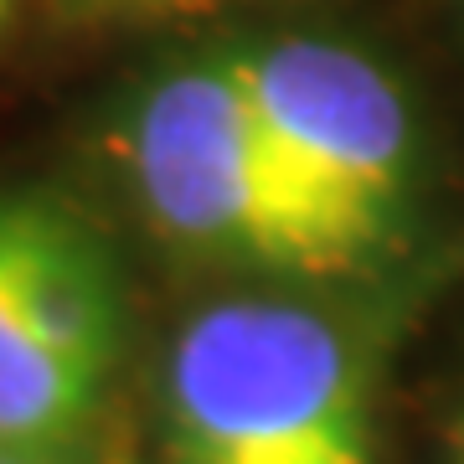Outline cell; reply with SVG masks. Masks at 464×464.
I'll use <instances>...</instances> for the list:
<instances>
[{"label": "cell", "instance_id": "obj_1", "mask_svg": "<svg viewBox=\"0 0 464 464\" xmlns=\"http://www.w3.org/2000/svg\"><path fill=\"white\" fill-rule=\"evenodd\" d=\"M124 160L150 222L186 248L299 279L372 264L295 176L227 57L150 83L124 130Z\"/></svg>", "mask_w": 464, "mask_h": 464}, {"label": "cell", "instance_id": "obj_2", "mask_svg": "<svg viewBox=\"0 0 464 464\" xmlns=\"http://www.w3.org/2000/svg\"><path fill=\"white\" fill-rule=\"evenodd\" d=\"M166 464H372L362 362L289 299H227L170 346Z\"/></svg>", "mask_w": 464, "mask_h": 464}, {"label": "cell", "instance_id": "obj_3", "mask_svg": "<svg viewBox=\"0 0 464 464\" xmlns=\"http://www.w3.org/2000/svg\"><path fill=\"white\" fill-rule=\"evenodd\" d=\"M124 351V284L63 201L0 191V449L52 454L103 408Z\"/></svg>", "mask_w": 464, "mask_h": 464}, {"label": "cell", "instance_id": "obj_4", "mask_svg": "<svg viewBox=\"0 0 464 464\" xmlns=\"http://www.w3.org/2000/svg\"><path fill=\"white\" fill-rule=\"evenodd\" d=\"M227 63L295 176L377 258L413 176V119L398 83L366 52L320 36H279Z\"/></svg>", "mask_w": 464, "mask_h": 464}, {"label": "cell", "instance_id": "obj_5", "mask_svg": "<svg viewBox=\"0 0 464 464\" xmlns=\"http://www.w3.org/2000/svg\"><path fill=\"white\" fill-rule=\"evenodd\" d=\"M88 5H103V11H186V5H207V0H88Z\"/></svg>", "mask_w": 464, "mask_h": 464}, {"label": "cell", "instance_id": "obj_6", "mask_svg": "<svg viewBox=\"0 0 464 464\" xmlns=\"http://www.w3.org/2000/svg\"><path fill=\"white\" fill-rule=\"evenodd\" d=\"M0 464H47V454H26V449H0Z\"/></svg>", "mask_w": 464, "mask_h": 464}, {"label": "cell", "instance_id": "obj_7", "mask_svg": "<svg viewBox=\"0 0 464 464\" xmlns=\"http://www.w3.org/2000/svg\"><path fill=\"white\" fill-rule=\"evenodd\" d=\"M454 464H464V418H459V429H454Z\"/></svg>", "mask_w": 464, "mask_h": 464}, {"label": "cell", "instance_id": "obj_8", "mask_svg": "<svg viewBox=\"0 0 464 464\" xmlns=\"http://www.w3.org/2000/svg\"><path fill=\"white\" fill-rule=\"evenodd\" d=\"M5 16H11V0H0V26H5Z\"/></svg>", "mask_w": 464, "mask_h": 464}]
</instances>
